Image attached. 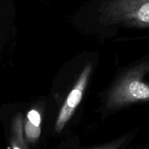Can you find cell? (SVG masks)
<instances>
[{
	"label": "cell",
	"mask_w": 149,
	"mask_h": 149,
	"mask_svg": "<svg viewBox=\"0 0 149 149\" xmlns=\"http://www.w3.org/2000/svg\"><path fill=\"white\" fill-rule=\"evenodd\" d=\"M149 69V64L130 71L112 89L108 97V104L117 108L138 101L149 100V83L143 80L144 72Z\"/></svg>",
	"instance_id": "obj_1"
},
{
	"label": "cell",
	"mask_w": 149,
	"mask_h": 149,
	"mask_svg": "<svg viewBox=\"0 0 149 149\" xmlns=\"http://www.w3.org/2000/svg\"><path fill=\"white\" fill-rule=\"evenodd\" d=\"M111 22L135 27H149V0H111L103 10Z\"/></svg>",
	"instance_id": "obj_2"
},
{
	"label": "cell",
	"mask_w": 149,
	"mask_h": 149,
	"mask_svg": "<svg viewBox=\"0 0 149 149\" xmlns=\"http://www.w3.org/2000/svg\"><path fill=\"white\" fill-rule=\"evenodd\" d=\"M91 71V64L86 65L77 79V83L68 94L66 100L64 102V104L61 108L55 123V130L58 132H60L63 129L82 99L83 94L87 85Z\"/></svg>",
	"instance_id": "obj_3"
},
{
	"label": "cell",
	"mask_w": 149,
	"mask_h": 149,
	"mask_svg": "<svg viewBox=\"0 0 149 149\" xmlns=\"http://www.w3.org/2000/svg\"><path fill=\"white\" fill-rule=\"evenodd\" d=\"M41 115L36 109L29 111L25 124V132L27 138L30 141H35L41 134Z\"/></svg>",
	"instance_id": "obj_4"
},
{
	"label": "cell",
	"mask_w": 149,
	"mask_h": 149,
	"mask_svg": "<svg viewBox=\"0 0 149 149\" xmlns=\"http://www.w3.org/2000/svg\"><path fill=\"white\" fill-rule=\"evenodd\" d=\"M13 149H21L20 147L19 146H17V144L15 143H13Z\"/></svg>",
	"instance_id": "obj_5"
}]
</instances>
